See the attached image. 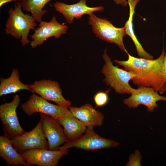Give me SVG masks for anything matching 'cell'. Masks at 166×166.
<instances>
[{"label": "cell", "mask_w": 166, "mask_h": 166, "mask_svg": "<svg viewBox=\"0 0 166 166\" xmlns=\"http://www.w3.org/2000/svg\"><path fill=\"white\" fill-rule=\"evenodd\" d=\"M128 59L126 61L114 60L124 69L136 75L131 80L139 86L151 87L162 94L166 91V75L163 65L165 54L163 47L160 56L155 59L134 57L127 51Z\"/></svg>", "instance_id": "6da1fadb"}, {"label": "cell", "mask_w": 166, "mask_h": 166, "mask_svg": "<svg viewBox=\"0 0 166 166\" xmlns=\"http://www.w3.org/2000/svg\"><path fill=\"white\" fill-rule=\"evenodd\" d=\"M22 9L18 2L15 4L14 9L11 8L8 11L5 33L20 39L22 46H24L30 42L28 38L29 32L30 30H34L37 24L32 15L24 14Z\"/></svg>", "instance_id": "7a4b0ae2"}, {"label": "cell", "mask_w": 166, "mask_h": 166, "mask_svg": "<svg viewBox=\"0 0 166 166\" xmlns=\"http://www.w3.org/2000/svg\"><path fill=\"white\" fill-rule=\"evenodd\" d=\"M102 57L105 64L101 70L105 76L106 84L113 88L119 94H131L134 88L129 84V81L136 77L132 73L121 69L113 65L111 58L104 50Z\"/></svg>", "instance_id": "3957f363"}, {"label": "cell", "mask_w": 166, "mask_h": 166, "mask_svg": "<svg viewBox=\"0 0 166 166\" xmlns=\"http://www.w3.org/2000/svg\"><path fill=\"white\" fill-rule=\"evenodd\" d=\"M88 22L97 38L116 44L122 51L126 52L123 42V38L127 34L124 26L115 27L106 18H99L93 13L89 15Z\"/></svg>", "instance_id": "277c9868"}, {"label": "cell", "mask_w": 166, "mask_h": 166, "mask_svg": "<svg viewBox=\"0 0 166 166\" xmlns=\"http://www.w3.org/2000/svg\"><path fill=\"white\" fill-rule=\"evenodd\" d=\"M93 126L87 127L85 133L78 138L65 143L58 149L66 150L73 147L85 150L94 151L116 148L119 142L102 137L94 131Z\"/></svg>", "instance_id": "5b68a950"}, {"label": "cell", "mask_w": 166, "mask_h": 166, "mask_svg": "<svg viewBox=\"0 0 166 166\" xmlns=\"http://www.w3.org/2000/svg\"><path fill=\"white\" fill-rule=\"evenodd\" d=\"M20 101L19 96L16 95L11 102L0 106V119L4 135L10 139L25 132L19 123L16 113L17 108Z\"/></svg>", "instance_id": "8992f818"}, {"label": "cell", "mask_w": 166, "mask_h": 166, "mask_svg": "<svg viewBox=\"0 0 166 166\" xmlns=\"http://www.w3.org/2000/svg\"><path fill=\"white\" fill-rule=\"evenodd\" d=\"M21 108L29 116L39 113L57 120L71 113L69 108L50 103L35 93H33L29 100L21 105Z\"/></svg>", "instance_id": "52a82bcc"}, {"label": "cell", "mask_w": 166, "mask_h": 166, "mask_svg": "<svg viewBox=\"0 0 166 166\" xmlns=\"http://www.w3.org/2000/svg\"><path fill=\"white\" fill-rule=\"evenodd\" d=\"M10 141L19 153L32 149H49L48 142L42 130L41 119L32 130L29 132H25L11 139Z\"/></svg>", "instance_id": "ba28073f"}, {"label": "cell", "mask_w": 166, "mask_h": 166, "mask_svg": "<svg viewBox=\"0 0 166 166\" xmlns=\"http://www.w3.org/2000/svg\"><path fill=\"white\" fill-rule=\"evenodd\" d=\"M159 92L151 87L139 86L137 89H133L131 96L124 99V103L130 108H137L140 105H145L147 111L152 112L158 107V101H166V96H162Z\"/></svg>", "instance_id": "9c48e42d"}, {"label": "cell", "mask_w": 166, "mask_h": 166, "mask_svg": "<svg viewBox=\"0 0 166 166\" xmlns=\"http://www.w3.org/2000/svg\"><path fill=\"white\" fill-rule=\"evenodd\" d=\"M33 91L47 101L55 102L61 106L69 108L71 105L70 101L63 96L60 85L57 82L49 80L35 81L32 84L28 85Z\"/></svg>", "instance_id": "30bf717a"}, {"label": "cell", "mask_w": 166, "mask_h": 166, "mask_svg": "<svg viewBox=\"0 0 166 166\" xmlns=\"http://www.w3.org/2000/svg\"><path fill=\"white\" fill-rule=\"evenodd\" d=\"M19 153L29 166H56L60 159L68 154V149H35L22 151Z\"/></svg>", "instance_id": "8fae6325"}, {"label": "cell", "mask_w": 166, "mask_h": 166, "mask_svg": "<svg viewBox=\"0 0 166 166\" xmlns=\"http://www.w3.org/2000/svg\"><path fill=\"white\" fill-rule=\"evenodd\" d=\"M68 27L61 24L53 16L49 22L41 21L38 27L35 29L33 34L30 36L32 40L30 45L34 48L41 45L49 38L54 37L58 39L63 34L66 33Z\"/></svg>", "instance_id": "7c38bea8"}, {"label": "cell", "mask_w": 166, "mask_h": 166, "mask_svg": "<svg viewBox=\"0 0 166 166\" xmlns=\"http://www.w3.org/2000/svg\"><path fill=\"white\" fill-rule=\"evenodd\" d=\"M39 115L49 149L57 150L61 145L70 141L57 119L42 113H40Z\"/></svg>", "instance_id": "4fadbf2b"}, {"label": "cell", "mask_w": 166, "mask_h": 166, "mask_svg": "<svg viewBox=\"0 0 166 166\" xmlns=\"http://www.w3.org/2000/svg\"><path fill=\"white\" fill-rule=\"evenodd\" d=\"M86 0H80L78 2L73 4H67L60 2H57L53 4L56 10L62 14L66 22L71 24L75 19L81 18L85 14L89 15L95 11H102L104 8L102 6L90 7L86 5Z\"/></svg>", "instance_id": "5bb4252c"}, {"label": "cell", "mask_w": 166, "mask_h": 166, "mask_svg": "<svg viewBox=\"0 0 166 166\" xmlns=\"http://www.w3.org/2000/svg\"><path fill=\"white\" fill-rule=\"evenodd\" d=\"M72 114L86 126H101L104 117L99 111L90 104H86L79 107H70Z\"/></svg>", "instance_id": "9a60e30c"}, {"label": "cell", "mask_w": 166, "mask_h": 166, "mask_svg": "<svg viewBox=\"0 0 166 166\" xmlns=\"http://www.w3.org/2000/svg\"><path fill=\"white\" fill-rule=\"evenodd\" d=\"M63 128L65 134L70 141L81 136L86 130L87 127L70 113L57 120Z\"/></svg>", "instance_id": "2e32d148"}, {"label": "cell", "mask_w": 166, "mask_h": 166, "mask_svg": "<svg viewBox=\"0 0 166 166\" xmlns=\"http://www.w3.org/2000/svg\"><path fill=\"white\" fill-rule=\"evenodd\" d=\"M0 156L10 165L29 166L23 157L13 146L10 139L3 135L0 136Z\"/></svg>", "instance_id": "e0dca14e"}, {"label": "cell", "mask_w": 166, "mask_h": 166, "mask_svg": "<svg viewBox=\"0 0 166 166\" xmlns=\"http://www.w3.org/2000/svg\"><path fill=\"white\" fill-rule=\"evenodd\" d=\"M19 77L20 74L18 69H14L9 77L6 78L1 77L0 96L15 93L22 89L29 90L33 93L28 85L24 84L21 81Z\"/></svg>", "instance_id": "ac0fdd59"}, {"label": "cell", "mask_w": 166, "mask_h": 166, "mask_svg": "<svg viewBox=\"0 0 166 166\" xmlns=\"http://www.w3.org/2000/svg\"><path fill=\"white\" fill-rule=\"evenodd\" d=\"M140 0H128L129 7V14L128 20L126 22L125 27L127 34L131 38L134 42L139 56L142 58L152 59V56L147 53L144 49L138 40L134 32L133 25V17L135 12V7Z\"/></svg>", "instance_id": "d6986e66"}, {"label": "cell", "mask_w": 166, "mask_h": 166, "mask_svg": "<svg viewBox=\"0 0 166 166\" xmlns=\"http://www.w3.org/2000/svg\"><path fill=\"white\" fill-rule=\"evenodd\" d=\"M51 0H21L20 3L22 9L30 12L35 20L38 22L42 21L43 16L48 10L43 9L45 5Z\"/></svg>", "instance_id": "ffe728a7"}, {"label": "cell", "mask_w": 166, "mask_h": 166, "mask_svg": "<svg viewBox=\"0 0 166 166\" xmlns=\"http://www.w3.org/2000/svg\"><path fill=\"white\" fill-rule=\"evenodd\" d=\"M108 92L100 91L95 94L94 100L97 106H104L108 103L109 99Z\"/></svg>", "instance_id": "44dd1931"}, {"label": "cell", "mask_w": 166, "mask_h": 166, "mask_svg": "<svg viewBox=\"0 0 166 166\" xmlns=\"http://www.w3.org/2000/svg\"><path fill=\"white\" fill-rule=\"evenodd\" d=\"M141 156L138 150L136 151L134 154H132L129 158V161L127 164V166L140 165Z\"/></svg>", "instance_id": "7402d4cb"}, {"label": "cell", "mask_w": 166, "mask_h": 166, "mask_svg": "<svg viewBox=\"0 0 166 166\" xmlns=\"http://www.w3.org/2000/svg\"><path fill=\"white\" fill-rule=\"evenodd\" d=\"M114 1L117 5L120 4L123 6H126L128 4L126 0H114Z\"/></svg>", "instance_id": "603a6c76"}, {"label": "cell", "mask_w": 166, "mask_h": 166, "mask_svg": "<svg viewBox=\"0 0 166 166\" xmlns=\"http://www.w3.org/2000/svg\"><path fill=\"white\" fill-rule=\"evenodd\" d=\"M19 0H0V7H1L6 3L12 1H17Z\"/></svg>", "instance_id": "cb8c5ba5"}, {"label": "cell", "mask_w": 166, "mask_h": 166, "mask_svg": "<svg viewBox=\"0 0 166 166\" xmlns=\"http://www.w3.org/2000/svg\"><path fill=\"white\" fill-rule=\"evenodd\" d=\"M163 65L165 70L166 74V53H165L163 62Z\"/></svg>", "instance_id": "d4e9b609"}]
</instances>
